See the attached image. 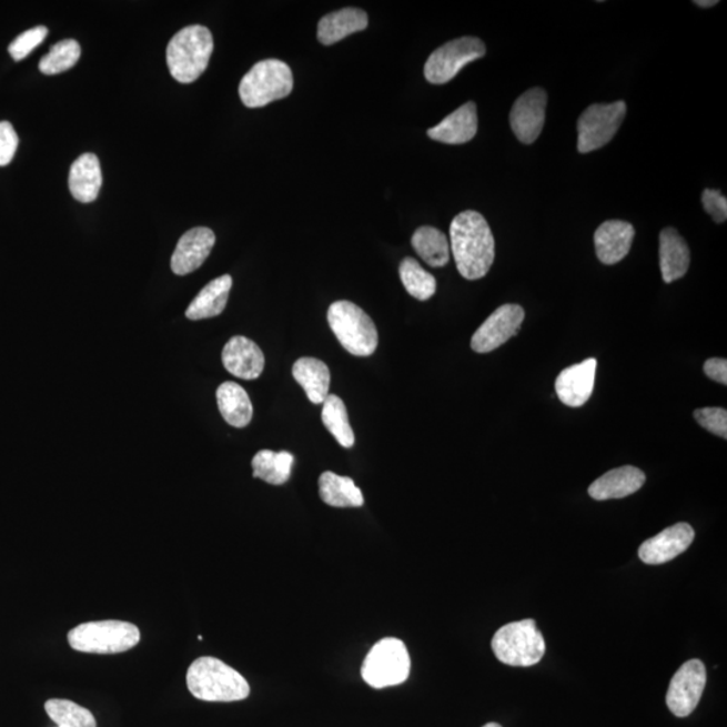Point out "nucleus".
<instances>
[{
	"instance_id": "obj_1",
	"label": "nucleus",
	"mask_w": 727,
	"mask_h": 727,
	"mask_svg": "<svg viewBox=\"0 0 727 727\" xmlns=\"http://www.w3.org/2000/svg\"><path fill=\"white\" fill-rule=\"evenodd\" d=\"M451 249L460 274L467 281L482 280L495 261V238L483 214L465 211L451 225Z\"/></svg>"
},
{
	"instance_id": "obj_2",
	"label": "nucleus",
	"mask_w": 727,
	"mask_h": 727,
	"mask_svg": "<svg viewBox=\"0 0 727 727\" xmlns=\"http://www.w3.org/2000/svg\"><path fill=\"white\" fill-rule=\"evenodd\" d=\"M186 685L193 697L204 701H238L249 698V681L235 668L216 657L194 660L186 674Z\"/></svg>"
},
{
	"instance_id": "obj_3",
	"label": "nucleus",
	"mask_w": 727,
	"mask_h": 727,
	"mask_svg": "<svg viewBox=\"0 0 727 727\" xmlns=\"http://www.w3.org/2000/svg\"><path fill=\"white\" fill-rule=\"evenodd\" d=\"M213 48L210 29L201 24L183 28L170 40L166 49L170 73L182 84H191L206 71Z\"/></svg>"
},
{
	"instance_id": "obj_4",
	"label": "nucleus",
	"mask_w": 727,
	"mask_h": 727,
	"mask_svg": "<svg viewBox=\"0 0 727 727\" xmlns=\"http://www.w3.org/2000/svg\"><path fill=\"white\" fill-rule=\"evenodd\" d=\"M327 322L339 343L351 355L368 357L376 352L378 334L375 322L355 303L334 302L327 310Z\"/></svg>"
},
{
	"instance_id": "obj_5",
	"label": "nucleus",
	"mask_w": 727,
	"mask_h": 727,
	"mask_svg": "<svg viewBox=\"0 0 727 727\" xmlns=\"http://www.w3.org/2000/svg\"><path fill=\"white\" fill-rule=\"evenodd\" d=\"M139 640L141 632L134 624L117 619L80 624L68 634L69 646L84 654H122Z\"/></svg>"
},
{
	"instance_id": "obj_6",
	"label": "nucleus",
	"mask_w": 727,
	"mask_h": 727,
	"mask_svg": "<svg viewBox=\"0 0 727 727\" xmlns=\"http://www.w3.org/2000/svg\"><path fill=\"white\" fill-rule=\"evenodd\" d=\"M293 88V72L286 62L270 59L251 68L240 81L239 94L249 109H262L275 100L287 98Z\"/></svg>"
},
{
	"instance_id": "obj_7",
	"label": "nucleus",
	"mask_w": 727,
	"mask_h": 727,
	"mask_svg": "<svg viewBox=\"0 0 727 727\" xmlns=\"http://www.w3.org/2000/svg\"><path fill=\"white\" fill-rule=\"evenodd\" d=\"M493 654L511 667H531L546 653V643L534 619L504 625L493 636Z\"/></svg>"
},
{
	"instance_id": "obj_8",
	"label": "nucleus",
	"mask_w": 727,
	"mask_h": 727,
	"mask_svg": "<svg viewBox=\"0 0 727 727\" xmlns=\"http://www.w3.org/2000/svg\"><path fill=\"white\" fill-rule=\"evenodd\" d=\"M411 659L407 647L396 637H385L366 655L362 676L373 688L400 686L410 676Z\"/></svg>"
},
{
	"instance_id": "obj_9",
	"label": "nucleus",
	"mask_w": 727,
	"mask_h": 727,
	"mask_svg": "<svg viewBox=\"0 0 727 727\" xmlns=\"http://www.w3.org/2000/svg\"><path fill=\"white\" fill-rule=\"evenodd\" d=\"M627 115L625 101L610 104H593L578 120V151L592 153L608 144Z\"/></svg>"
},
{
	"instance_id": "obj_10",
	"label": "nucleus",
	"mask_w": 727,
	"mask_h": 727,
	"mask_svg": "<svg viewBox=\"0 0 727 727\" xmlns=\"http://www.w3.org/2000/svg\"><path fill=\"white\" fill-rule=\"evenodd\" d=\"M486 48L476 37L457 38L445 43L428 57L425 78L432 84L441 85L452 81L465 65L482 59Z\"/></svg>"
},
{
	"instance_id": "obj_11",
	"label": "nucleus",
	"mask_w": 727,
	"mask_h": 727,
	"mask_svg": "<svg viewBox=\"0 0 727 727\" xmlns=\"http://www.w3.org/2000/svg\"><path fill=\"white\" fill-rule=\"evenodd\" d=\"M705 664L693 659L683 664L674 675L667 691V706L674 716L686 718L697 709L706 687Z\"/></svg>"
},
{
	"instance_id": "obj_12",
	"label": "nucleus",
	"mask_w": 727,
	"mask_h": 727,
	"mask_svg": "<svg viewBox=\"0 0 727 727\" xmlns=\"http://www.w3.org/2000/svg\"><path fill=\"white\" fill-rule=\"evenodd\" d=\"M524 317H526L524 309L512 305V303L496 309V312H493L473 334L472 350L477 353H489L497 350L516 336L521 331Z\"/></svg>"
},
{
	"instance_id": "obj_13",
	"label": "nucleus",
	"mask_w": 727,
	"mask_h": 727,
	"mask_svg": "<svg viewBox=\"0 0 727 727\" xmlns=\"http://www.w3.org/2000/svg\"><path fill=\"white\" fill-rule=\"evenodd\" d=\"M547 93L543 88H533L515 101L511 111V128L524 144H531L542 134L546 122Z\"/></svg>"
},
{
	"instance_id": "obj_14",
	"label": "nucleus",
	"mask_w": 727,
	"mask_h": 727,
	"mask_svg": "<svg viewBox=\"0 0 727 727\" xmlns=\"http://www.w3.org/2000/svg\"><path fill=\"white\" fill-rule=\"evenodd\" d=\"M695 533L690 524L678 523L662 531L638 548V558L647 565H663L685 553L694 542Z\"/></svg>"
},
{
	"instance_id": "obj_15",
	"label": "nucleus",
	"mask_w": 727,
	"mask_h": 727,
	"mask_svg": "<svg viewBox=\"0 0 727 727\" xmlns=\"http://www.w3.org/2000/svg\"><path fill=\"white\" fill-rule=\"evenodd\" d=\"M216 236L210 228L199 226L183 233L172 256L175 275H188L199 270L211 255Z\"/></svg>"
},
{
	"instance_id": "obj_16",
	"label": "nucleus",
	"mask_w": 727,
	"mask_h": 727,
	"mask_svg": "<svg viewBox=\"0 0 727 727\" xmlns=\"http://www.w3.org/2000/svg\"><path fill=\"white\" fill-rule=\"evenodd\" d=\"M597 360L568 366L556 377L555 391L559 401L568 407H582L590 400L596 381Z\"/></svg>"
},
{
	"instance_id": "obj_17",
	"label": "nucleus",
	"mask_w": 727,
	"mask_h": 727,
	"mask_svg": "<svg viewBox=\"0 0 727 727\" xmlns=\"http://www.w3.org/2000/svg\"><path fill=\"white\" fill-rule=\"evenodd\" d=\"M223 364L231 375L244 381H255L264 370V355L254 341L236 336L228 341L223 350Z\"/></svg>"
},
{
	"instance_id": "obj_18",
	"label": "nucleus",
	"mask_w": 727,
	"mask_h": 727,
	"mask_svg": "<svg viewBox=\"0 0 727 727\" xmlns=\"http://www.w3.org/2000/svg\"><path fill=\"white\" fill-rule=\"evenodd\" d=\"M635 239L634 225L622 220L605 221L594 235L597 256L604 264H616L629 254Z\"/></svg>"
},
{
	"instance_id": "obj_19",
	"label": "nucleus",
	"mask_w": 727,
	"mask_h": 727,
	"mask_svg": "<svg viewBox=\"0 0 727 727\" xmlns=\"http://www.w3.org/2000/svg\"><path fill=\"white\" fill-rule=\"evenodd\" d=\"M646 483V474L635 466H622L605 473L589 486L594 501L624 498L634 495Z\"/></svg>"
},
{
	"instance_id": "obj_20",
	"label": "nucleus",
	"mask_w": 727,
	"mask_h": 727,
	"mask_svg": "<svg viewBox=\"0 0 727 727\" xmlns=\"http://www.w3.org/2000/svg\"><path fill=\"white\" fill-rule=\"evenodd\" d=\"M477 129V107L473 101H469V103L452 112L435 128L430 129L427 135L441 143L464 144L476 137Z\"/></svg>"
},
{
	"instance_id": "obj_21",
	"label": "nucleus",
	"mask_w": 727,
	"mask_h": 727,
	"mask_svg": "<svg viewBox=\"0 0 727 727\" xmlns=\"http://www.w3.org/2000/svg\"><path fill=\"white\" fill-rule=\"evenodd\" d=\"M659 254L663 281L666 283L680 280L690 269V249L674 228L662 231Z\"/></svg>"
},
{
	"instance_id": "obj_22",
	"label": "nucleus",
	"mask_w": 727,
	"mask_h": 727,
	"mask_svg": "<svg viewBox=\"0 0 727 727\" xmlns=\"http://www.w3.org/2000/svg\"><path fill=\"white\" fill-rule=\"evenodd\" d=\"M101 185H103V174L99 158L94 154H82L72 164L69 172V189L74 200L88 204L98 199Z\"/></svg>"
},
{
	"instance_id": "obj_23",
	"label": "nucleus",
	"mask_w": 727,
	"mask_h": 727,
	"mask_svg": "<svg viewBox=\"0 0 727 727\" xmlns=\"http://www.w3.org/2000/svg\"><path fill=\"white\" fill-rule=\"evenodd\" d=\"M368 27V16L364 10L346 8L334 11L321 19L319 23V41L322 46H333L344 38Z\"/></svg>"
},
{
	"instance_id": "obj_24",
	"label": "nucleus",
	"mask_w": 727,
	"mask_h": 727,
	"mask_svg": "<svg viewBox=\"0 0 727 727\" xmlns=\"http://www.w3.org/2000/svg\"><path fill=\"white\" fill-rule=\"evenodd\" d=\"M232 283L231 275L219 276L208 283L186 309V317L192 321L218 317L225 310Z\"/></svg>"
},
{
	"instance_id": "obj_25",
	"label": "nucleus",
	"mask_w": 727,
	"mask_h": 727,
	"mask_svg": "<svg viewBox=\"0 0 727 727\" xmlns=\"http://www.w3.org/2000/svg\"><path fill=\"white\" fill-rule=\"evenodd\" d=\"M293 376L306 392L307 400L314 404H322L329 396L331 387V371L327 365L314 357L296 360L293 366Z\"/></svg>"
},
{
	"instance_id": "obj_26",
	"label": "nucleus",
	"mask_w": 727,
	"mask_h": 727,
	"mask_svg": "<svg viewBox=\"0 0 727 727\" xmlns=\"http://www.w3.org/2000/svg\"><path fill=\"white\" fill-rule=\"evenodd\" d=\"M221 415L232 427L243 428L250 425L254 416V407L249 394L238 383L221 384L216 392Z\"/></svg>"
},
{
	"instance_id": "obj_27",
	"label": "nucleus",
	"mask_w": 727,
	"mask_h": 727,
	"mask_svg": "<svg viewBox=\"0 0 727 727\" xmlns=\"http://www.w3.org/2000/svg\"><path fill=\"white\" fill-rule=\"evenodd\" d=\"M322 502L334 508H360L364 505L363 492L350 477L325 472L320 477Z\"/></svg>"
},
{
	"instance_id": "obj_28",
	"label": "nucleus",
	"mask_w": 727,
	"mask_h": 727,
	"mask_svg": "<svg viewBox=\"0 0 727 727\" xmlns=\"http://www.w3.org/2000/svg\"><path fill=\"white\" fill-rule=\"evenodd\" d=\"M416 254L432 267H444L451 259V244L444 232L434 226H421L411 239Z\"/></svg>"
},
{
	"instance_id": "obj_29",
	"label": "nucleus",
	"mask_w": 727,
	"mask_h": 727,
	"mask_svg": "<svg viewBox=\"0 0 727 727\" xmlns=\"http://www.w3.org/2000/svg\"><path fill=\"white\" fill-rule=\"evenodd\" d=\"M294 455L289 452L261 451L252 460L254 477L271 485L286 484L291 476Z\"/></svg>"
},
{
	"instance_id": "obj_30",
	"label": "nucleus",
	"mask_w": 727,
	"mask_h": 727,
	"mask_svg": "<svg viewBox=\"0 0 727 727\" xmlns=\"http://www.w3.org/2000/svg\"><path fill=\"white\" fill-rule=\"evenodd\" d=\"M322 422H324L327 432L331 433L339 444L345 448H351L355 445V433L350 423V416L345 403L337 395L326 397L322 403Z\"/></svg>"
},
{
	"instance_id": "obj_31",
	"label": "nucleus",
	"mask_w": 727,
	"mask_h": 727,
	"mask_svg": "<svg viewBox=\"0 0 727 727\" xmlns=\"http://www.w3.org/2000/svg\"><path fill=\"white\" fill-rule=\"evenodd\" d=\"M400 275L404 289L418 301L432 299L436 291L435 277L428 273L414 258L403 259Z\"/></svg>"
},
{
	"instance_id": "obj_32",
	"label": "nucleus",
	"mask_w": 727,
	"mask_h": 727,
	"mask_svg": "<svg viewBox=\"0 0 727 727\" xmlns=\"http://www.w3.org/2000/svg\"><path fill=\"white\" fill-rule=\"evenodd\" d=\"M46 710L57 726L97 727V719H94L93 714L72 700L49 699L46 704Z\"/></svg>"
},
{
	"instance_id": "obj_33",
	"label": "nucleus",
	"mask_w": 727,
	"mask_h": 727,
	"mask_svg": "<svg viewBox=\"0 0 727 727\" xmlns=\"http://www.w3.org/2000/svg\"><path fill=\"white\" fill-rule=\"evenodd\" d=\"M81 47L78 41L64 40L50 49L47 55L40 61V71L43 74L54 75L69 71L80 60Z\"/></svg>"
},
{
	"instance_id": "obj_34",
	"label": "nucleus",
	"mask_w": 727,
	"mask_h": 727,
	"mask_svg": "<svg viewBox=\"0 0 727 727\" xmlns=\"http://www.w3.org/2000/svg\"><path fill=\"white\" fill-rule=\"evenodd\" d=\"M49 31L46 27H37L24 31L18 36L14 41L10 43L9 53L16 61H21L28 57L33 50L41 46L46 40Z\"/></svg>"
},
{
	"instance_id": "obj_35",
	"label": "nucleus",
	"mask_w": 727,
	"mask_h": 727,
	"mask_svg": "<svg viewBox=\"0 0 727 727\" xmlns=\"http://www.w3.org/2000/svg\"><path fill=\"white\" fill-rule=\"evenodd\" d=\"M694 418L701 427L713 434L727 438V411L720 407H706L695 411Z\"/></svg>"
},
{
	"instance_id": "obj_36",
	"label": "nucleus",
	"mask_w": 727,
	"mask_h": 727,
	"mask_svg": "<svg viewBox=\"0 0 727 727\" xmlns=\"http://www.w3.org/2000/svg\"><path fill=\"white\" fill-rule=\"evenodd\" d=\"M701 204L716 223H725L727 219V200L717 189H706L701 194Z\"/></svg>"
},
{
	"instance_id": "obj_37",
	"label": "nucleus",
	"mask_w": 727,
	"mask_h": 727,
	"mask_svg": "<svg viewBox=\"0 0 727 727\" xmlns=\"http://www.w3.org/2000/svg\"><path fill=\"white\" fill-rule=\"evenodd\" d=\"M18 135L9 122H0V166H8L18 149Z\"/></svg>"
},
{
	"instance_id": "obj_38",
	"label": "nucleus",
	"mask_w": 727,
	"mask_h": 727,
	"mask_svg": "<svg viewBox=\"0 0 727 727\" xmlns=\"http://www.w3.org/2000/svg\"><path fill=\"white\" fill-rule=\"evenodd\" d=\"M707 377L719 384H727V362L725 359L707 360L704 366Z\"/></svg>"
},
{
	"instance_id": "obj_39",
	"label": "nucleus",
	"mask_w": 727,
	"mask_h": 727,
	"mask_svg": "<svg viewBox=\"0 0 727 727\" xmlns=\"http://www.w3.org/2000/svg\"><path fill=\"white\" fill-rule=\"evenodd\" d=\"M695 4L700 6V8H713V6L718 4L717 0H698Z\"/></svg>"
},
{
	"instance_id": "obj_40",
	"label": "nucleus",
	"mask_w": 727,
	"mask_h": 727,
	"mask_svg": "<svg viewBox=\"0 0 727 727\" xmlns=\"http://www.w3.org/2000/svg\"><path fill=\"white\" fill-rule=\"evenodd\" d=\"M483 727H503V726H502V725H498V724H496V723H491V724H486V725L483 726Z\"/></svg>"
},
{
	"instance_id": "obj_41",
	"label": "nucleus",
	"mask_w": 727,
	"mask_h": 727,
	"mask_svg": "<svg viewBox=\"0 0 727 727\" xmlns=\"http://www.w3.org/2000/svg\"><path fill=\"white\" fill-rule=\"evenodd\" d=\"M57 727H64V726H57Z\"/></svg>"
}]
</instances>
